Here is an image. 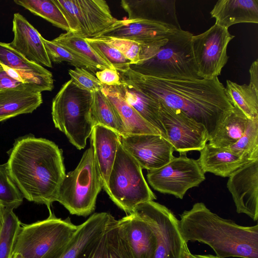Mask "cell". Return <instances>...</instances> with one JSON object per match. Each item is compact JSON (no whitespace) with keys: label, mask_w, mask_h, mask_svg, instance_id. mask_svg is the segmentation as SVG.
<instances>
[{"label":"cell","mask_w":258,"mask_h":258,"mask_svg":"<svg viewBox=\"0 0 258 258\" xmlns=\"http://www.w3.org/2000/svg\"><path fill=\"white\" fill-rule=\"evenodd\" d=\"M118 73L121 79L131 83L145 95L203 124L209 140L234 109L226 94L225 87L218 78H160L140 74L130 68Z\"/></svg>","instance_id":"6da1fadb"},{"label":"cell","mask_w":258,"mask_h":258,"mask_svg":"<svg viewBox=\"0 0 258 258\" xmlns=\"http://www.w3.org/2000/svg\"><path fill=\"white\" fill-rule=\"evenodd\" d=\"M7 153L9 174L23 198L50 211L66 175L62 150L51 141L28 134L16 139Z\"/></svg>","instance_id":"7a4b0ae2"},{"label":"cell","mask_w":258,"mask_h":258,"mask_svg":"<svg viewBox=\"0 0 258 258\" xmlns=\"http://www.w3.org/2000/svg\"><path fill=\"white\" fill-rule=\"evenodd\" d=\"M178 226L185 243L208 245L221 258H258V225L241 226L197 203L180 215Z\"/></svg>","instance_id":"3957f363"},{"label":"cell","mask_w":258,"mask_h":258,"mask_svg":"<svg viewBox=\"0 0 258 258\" xmlns=\"http://www.w3.org/2000/svg\"><path fill=\"white\" fill-rule=\"evenodd\" d=\"M91 92L78 88L71 79L52 100L51 115L55 127L78 150L86 147L95 126L91 115Z\"/></svg>","instance_id":"277c9868"},{"label":"cell","mask_w":258,"mask_h":258,"mask_svg":"<svg viewBox=\"0 0 258 258\" xmlns=\"http://www.w3.org/2000/svg\"><path fill=\"white\" fill-rule=\"evenodd\" d=\"M192 35L187 31L175 30L155 55L131 64L130 68L140 74L156 78L201 79L192 50Z\"/></svg>","instance_id":"5b68a950"},{"label":"cell","mask_w":258,"mask_h":258,"mask_svg":"<svg viewBox=\"0 0 258 258\" xmlns=\"http://www.w3.org/2000/svg\"><path fill=\"white\" fill-rule=\"evenodd\" d=\"M103 188L92 147L83 154L76 168L64 176L57 202L72 215L86 217L95 209L97 196Z\"/></svg>","instance_id":"8992f818"},{"label":"cell","mask_w":258,"mask_h":258,"mask_svg":"<svg viewBox=\"0 0 258 258\" xmlns=\"http://www.w3.org/2000/svg\"><path fill=\"white\" fill-rule=\"evenodd\" d=\"M106 192L126 215L139 205L156 199L146 181L142 168L119 142L109 174Z\"/></svg>","instance_id":"52a82bcc"},{"label":"cell","mask_w":258,"mask_h":258,"mask_svg":"<svg viewBox=\"0 0 258 258\" xmlns=\"http://www.w3.org/2000/svg\"><path fill=\"white\" fill-rule=\"evenodd\" d=\"M77 228L69 217L62 219L49 211L46 219L22 225L13 253L27 258H46L64 245Z\"/></svg>","instance_id":"ba28073f"},{"label":"cell","mask_w":258,"mask_h":258,"mask_svg":"<svg viewBox=\"0 0 258 258\" xmlns=\"http://www.w3.org/2000/svg\"><path fill=\"white\" fill-rule=\"evenodd\" d=\"M133 213L146 221L155 236L154 258H181L185 241L178 229V219L166 207L154 201L138 205Z\"/></svg>","instance_id":"9c48e42d"},{"label":"cell","mask_w":258,"mask_h":258,"mask_svg":"<svg viewBox=\"0 0 258 258\" xmlns=\"http://www.w3.org/2000/svg\"><path fill=\"white\" fill-rule=\"evenodd\" d=\"M205 174L198 160L180 155L160 168L148 170L147 177L155 190L182 199L189 189L205 180Z\"/></svg>","instance_id":"30bf717a"},{"label":"cell","mask_w":258,"mask_h":258,"mask_svg":"<svg viewBox=\"0 0 258 258\" xmlns=\"http://www.w3.org/2000/svg\"><path fill=\"white\" fill-rule=\"evenodd\" d=\"M235 37L228 29L214 24L205 32L191 37V47L201 79L213 80L221 75L229 58L230 41Z\"/></svg>","instance_id":"8fae6325"},{"label":"cell","mask_w":258,"mask_h":258,"mask_svg":"<svg viewBox=\"0 0 258 258\" xmlns=\"http://www.w3.org/2000/svg\"><path fill=\"white\" fill-rule=\"evenodd\" d=\"M58 7L71 31L84 38L96 37L117 20L104 0H61Z\"/></svg>","instance_id":"7c38bea8"},{"label":"cell","mask_w":258,"mask_h":258,"mask_svg":"<svg viewBox=\"0 0 258 258\" xmlns=\"http://www.w3.org/2000/svg\"><path fill=\"white\" fill-rule=\"evenodd\" d=\"M160 118L166 139L180 155L191 151H200L209 141L205 126L181 111L160 103Z\"/></svg>","instance_id":"4fadbf2b"},{"label":"cell","mask_w":258,"mask_h":258,"mask_svg":"<svg viewBox=\"0 0 258 258\" xmlns=\"http://www.w3.org/2000/svg\"><path fill=\"white\" fill-rule=\"evenodd\" d=\"M123 148L148 170L160 168L174 157V148L161 135L142 134L120 136Z\"/></svg>","instance_id":"5bb4252c"},{"label":"cell","mask_w":258,"mask_h":258,"mask_svg":"<svg viewBox=\"0 0 258 258\" xmlns=\"http://www.w3.org/2000/svg\"><path fill=\"white\" fill-rule=\"evenodd\" d=\"M227 187L231 194L237 213L253 221L258 219V159L249 161L228 177Z\"/></svg>","instance_id":"9a60e30c"},{"label":"cell","mask_w":258,"mask_h":258,"mask_svg":"<svg viewBox=\"0 0 258 258\" xmlns=\"http://www.w3.org/2000/svg\"><path fill=\"white\" fill-rule=\"evenodd\" d=\"M175 30L170 26L156 22L126 18L117 20L97 36L124 38L146 44L167 39Z\"/></svg>","instance_id":"2e32d148"},{"label":"cell","mask_w":258,"mask_h":258,"mask_svg":"<svg viewBox=\"0 0 258 258\" xmlns=\"http://www.w3.org/2000/svg\"><path fill=\"white\" fill-rule=\"evenodd\" d=\"M14 39L8 43L13 49L29 60L52 68L40 33L21 14L16 13L13 19Z\"/></svg>","instance_id":"e0dca14e"},{"label":"cell","mask_w":258,"mask_h":258,"mask_svg":"<svg viewBox=\"0 0 258 258\" xmlns=\"http://www.w3.org/2000/svg\"><path fill=\"white\" fill-rule=\"evenodd\" d=\"M115 218L107 212L96 213L80 225L71 238L46 258H77L100 236Z\"/></svg>","instance_id":"ac0fdd59"},{"label":"cell","mask_w":258,"mask_h":258,"mask_svg":"<svg viewBox=\"0 0 258 258\" xmlns=\"http://www.w3.org/2000/svg\"><path fill=\"white\" fill-rule=\"evenodd\" d=\"M118 223L133 258H154L156 238L146 221L132 213L118 220Z\"/></svg>","instance_id":"d6986e66"},{"label":"cell","mask_w":258,"mask_h":258,"mask_svg":"<svg viewBox=\"0 0 258 258\" xmlns=\"http://www.w3.org/2000/svg\"><path fill=\"white\" fill-rule=\"evenodd\" d=\"M90 142L95 163L102 179L103 188L106 191L120 142V136L109 128L96 125L90 136Z\"/></svg>","instance_id":"ffe728a7"},{"label":"cell","mask_w":258,"mask_h":258,"mask_svg":"<svg viewBox=\"0 0 258 258\" xmlns=\"http://www.w3.org/2000/svg\"><path fill=\"white\" fill-rule=\"evenodd\" d=\"M175 0H122L121 6L128 19H143L181 29L176 15Z\"/></svg>","instance_id":"44dd1931"},{"label":"cell","mask_w":258,"mask_h":258,"mask_svg":"<svg viewBox=\"0 0 258 258\" xmlns=\"http://www.w3.org/2000/svg\"><path fill=\"white\" fill-rule=\"evenodd\" d=\"M77 258H133L118 223L114 219L105 231Z\"/></svg>","instance_id":"7402d4cb"},{"label":"cell","mask_w":258,"mask_h":258,"mask_svg":"<svg viewBox=\"0 0 258 258\" xmlns=\"http://www.w3.org/2000/svg\"><path fill=\"white\" fill-rule=\"evenodd\" d=\"M215 24L228 28L241 23H258V0H219L210 12Z\"/></svg>","instance_id":"603a6c76"},{"label":"cell","mask_w":258,"mask_h":258,"mask_svg":"<svg viewBox=\"0 0 258 258\" xmlns=\"http://www.w3.org/2000/svg\"><path fill=\"white\" fill-rule=\"evenodd\" d=\"M41 92L29 89L0 90V122L32 113L42 103Z\"/></svg>","instance_id":"cb8c5ba5"},{"label":"cell","mask_w":258,"mask_h":258,"mask_svg":"<svg viewBox=\"0 0 258 258\" xmlns=\"http://www.w3.org/2000/svg\"><path fill=\"white\" fill-rule=\"evenodd\" d=\"M0 64L14 70L51 91L54 87L52 73L43 66L31 61L10 47L0 42Z\"/></svg>","instance_id":"d4e9b609"},{"label":"cell","mask_w":258,"mask_h":258,"mask_svg":"<svg viewBox=\"0 0 258 258\" xmlns=\"http://www.w3.org/2000/svg\"><path fill=\"white\" fill-rule=\"evenodd\" d=\"M101 90L117 112L123 124L125 136L161 135L125 101L116 86L103 85Z\"/></svg>","instance_id":"484cf974"},{"label":"cell","mask_w":258,"mask_h":258,"mask_svg":"<svg viewBox=\"0 0 258 258\" xmlns=\"http://www.w3.org/2000/svg\"><path fill=\"white\" fill-rule=\"evenodd\" d=\"M116 87L125 101L166 139L165 132L160 118V103L123 80L121 79L120 85Z\"/></svg>","instance_id":"4316f807"},{"label":"cell","mask_w":258,"mask_h":258,"mask_svg":"<svg viewBox=\"0 0 258 258\" xmlns=\"http://www.w3.org/2000/svg\"><path fill=\"white\" fill-rule=\"evenodd\" d=\"M200 152L198 161L202 170L223 177H229L248 162L233 154L228 148L216 147L207 143Z\"/></svg>","instance_id":"83f0119b"},{"label":"cell","mask_w":258,"mask_h":258,"mask_svg":"<svg viewBox=\"0 0 258 258\" xmlns=\"http://www.w3.org/2000/svg\"><path fill=\"white\" fill-rule=\"evenodd\" d=\"M248 119L243 113L234 108L225 117L208 144L216 147L229 148L244 133Z\"/></svg>","instance_id":"f1b7e54d"},{"label":"cell","mask_w":258,"mask_h":258,"mask_svg":"<svg viewBox=\"0 0 258 258\" xmlns=\"http://www.w3.org/2000/svg\"><path fill=\"white\" fill-rule=\"evenodd\" d=\"M91 115L94 125H101L109 128L120 136L125 132L120 118L102 90L91 92Z\"/></svg>","instance_id":"f546056e"},{"label":"cell","mask_w":258,"mask_h":258,"mask_svg":"<svg viewBox=\"0 0 258 258\" xmlns=\"http://www.w3.org/2000/svg\"><path fill=\"white\" fill-rule=\"evenodd\" d=\"M225 92L234 108L249 119L258 118V93L249 85L227 80Z\"/></svg>","instance_id":"4dcf8cb0"},{"label":"cell","mask_w":258,"mask_h":258,"mask_svg":"<svg viewBox=\"0 0 258 258\" xmlns=\"http://www.w3.org/2000/svg\"><path fill=\"white\" fill-rule=\"evenodd\" d=\"M14 2L55 27L67 32L71 31L67 19L53 0H15Z\"/></svg>","instance_id":"1f68e13d"},{"label":"cell","mask_w":258,"mask_h":258,"mask_svg":"<svg viewBox=\"0 0 258 258\" xmlns=\"http://www.w3.org/2000/svg\"><path fill=\"white\" fill-rule=\"evenodd\" d=\"M52 40L88 59L99 71L106 68L115 70L96 52L85 38L75 33L68 31L62 33Z\"/></svg>","instance_id":"d6a6232c"},{"label":"cell","mask_w":258,"mask_h":258,"mask_svg":"<svg viewBox=\"0 0 258 258\" xmlns=\"http://www.w3.org/2000/svg\"><path fill=\"white\" fill-rule=\"evenodd\" d=\"M42 41L51 62H66L75 68H82L94 74L99 71L94 63L75 52L43 37Z\"/></svg>","instance_id":"836d02e7"},{"label":"cell","mask_w":258,"mask_h":258,"mask_svg":"<svg viewBox=\"0 0 258 258\" xmlns=\"http://www.w3.org/2000/svg\"><path fill=\"white\" fill-rule=\"evenodd\" d=\"M228 149L247 162L258 159V118L248 119L242 136Z\"/></svg>","instance_id":"e575fe53"},{"label":"cell","mask_w":258,"mask_h":258,"mask_svg":"<svg viewBox=\"0 0 258 258\" xmlns=\"http://www.w3.org/2000/svg\"><path fill=\"white\" fill-rule=\"evenodd\" d=\"M21 226L13 209L5 208V222L0 235V258H11Z\"/></svg>","instance_id":"d590c367"},{"label":"cell","mask_w":258,"mask_h":258,"mask_svg":"<svg viewBox=\"0 0 258 258\" xmlns=\"http://www.w3.org/2000/svg\"><path fill=\"white\" fill-rule=\"evenodd\" d=\"M85 38L96 52L117 72H123L130 68L131 61L112 45L98 38Z\"/></svg>","instance_id":"8d00e7d4"},{"label":"cell","mask_w":258,"mask_h":258,"mask_svg":"<svg viewBox=\"0 0 258 258\" xmlns=\"http://www.w3.org/2000/svg\"><path fill=\"white\" fill-rule=\"evenodd\" d=\"M23 197L9 174L7 163L0 164V203L14 209L23 201Z\"/></svg>","instance_id":"74e56055"},{"label":"cell","mask_w":258,"mask_h":258,"mask_svg":"<svg viewBox=\"0 0 258 258\" xmlns=\"http://www.w3.org/2000/svg\"><path fill=\"white\" fill-rule=\"evenodd\" d=\"M7 89H29L40 92L44 91L39 84L0 64V90Z\"/></svg>","instance_id":"f35d334b"},{"label":"cell","mask_w":258,"mask_h":258,"mask_svg":"<svg viewBox=\"0 0 258 258\" xmlns=\"http://www.w3.org/2000/svg\"><path fill=\"white\" fill-rule=\"evenodd\" d=\"M94 38L103 40L115 47L131 64H136L141 60L143 44L128 39L109 36H97Z\"/></svg>","instance_id":"ab89813d"},{"label":"cell","mask_w":258,"mask_h":258,"mask_svg":"<svg viewBox=\"0 0 258 258\" xmlns=\"http://www.w3.org/2000/svg\"><path fill=\"white\" fill-rule=\"evenodd\" d=\"M73 82L81 89L90 92L101 89L103 84L88 70L82 68H75L68 71Z\"/></svg>","instance_id":"60d3db41"},{"label":"cell","mask_w":258,"mask_h":258,"mask_svg":"<svg viewBox=\"0 0 258 258\" xmlns=\"http://www.w3.org/2000/svg\"><path fill=\"white\" fill-rule=\"evenodd\" d=\"M95 76L99 81L104 85L117 86L121 84V79L118 72L113 69H105L97 71Z\"/></svg>","instance_id":"b9f144b4"},{"label":"cell","mask_w":258,"mask_h":258,"mask_svg":"<svg viewBox=\"0 0 258 258\" xmlns=\"http://www.w3.org/2000/svg\"><path fill=\"white\" fill-rule=\"evenodd\" d=\"M250 81L249 85L258 93V60L256 59L250 66L249 70Z\"/></svg>","instance_id":"7bdbcfd3"},{"label":"cell","mask_w":258,"mask_h":258,"mask_svg":"<svg viewBox=\"0 0 258 258\" xmlns=\"http://www.w3.org/2000/svg\"><path fill=\"white\" fill-rule=\"evenodd\" d=\"M181 258H221L217 255L211 254L200 255L192 254L189 251L187 243H185L183 246Z\"/></svg>","instance_id":"ee69618b"},{"label":"cell","mask_w":258,"mask_h":258,"mask_svg":"<svg viewBox=\"0 0 258 258\" xmlns=\"http://www.w3.org/2000/svg\"><path fill=\"white\" fill-rule=\"evenodd\" d=\"M5 217V207L0 203V235L2 232Z\"/></svg>","instance_id":"f6af8a7d"},{"label":"cell","mask_w":258,"mask_h":258,"mask_svg":"<svg viewBox=\"0 0 258 258\" xmlns=\"http://www.w3.org/2000/svg\"><path fill=\"white\" fill-rule=\"evenodd\" d=\"M11 258H27V257L20 253L16 252V253H13Z\"/></svg>","instance_id":"bcb514c9"}]
</instances>
